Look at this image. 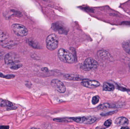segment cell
<instances>
[{
  "label": "cell",
  "mask_w": 130,
  "mask_h": 129,
  "mask_svg": "<svg viewBox=\"0 0 130 129\" xmlns=\"http://www.w3.org/2000/svg\"><path fill=\"white\" fill-rule=\"evenodd\" d=\"M58 56L60 60L64 63L72 64L74 63L75 61V58L73 54L68 50L62 48L58 51Z\"/></svg>",
  "instance_id": "cell-1"
},
{
  "label": "cell",
  "mask_w": 130,
  "mask_h": 129,
  "mask_svg": "<svg viewBox=\"0 0 130 129\" xmlns=\"http://www.w3.org/2000/svg\"><path fill=\"white\" fill-rule=\"evenodd\" d=\"M59 38L56 35L52 34L46 39V44L48 49L52 51L57 48L59 44Z\"/></svg>",
  "instance_id": "cell-2"
},
{
  "label": "cell",
  "mask_w": 130,
  "mask_h": 129,
  "mask_svg": "<svg viewBox=\"0 0 130 129\" xmlns=\"http://www.w3.org/2000/svg\"><path fill=\"white\" fill-rule=\"evenodd\" d=\"M98 66V63L92 58H87L81 67L83 70L89 71L96 69Z\"/></svg>",
  "instance_id": "cell-3"
},
{
  "label": "cell",
  "mask_w": 130,
  "mask_h": 129,
  "mask_svg": "<svg viewBox=\"0 0 130 129\" xmlns=\"http://www.w3.org/2000/svg\"><path fill=\"white\" fill-rule=\"evenodd\" d=\"M12 29L14 33L20 37H25L28 34V31L24 25L20 24H13L12 25Z\"/></svg>",
  "instance_id": "cell-4"
},
{
  "label": "cell",
  "mask_w": 130,
  "mask_h": 129,
  "mask_svg": "<svg viewBox=\"0 0 130 129\" xmlns=\"http://www.w3.org/2000/svg\"><path fill=\"white\" fill-rule=\"evenodd\" d=\"M52 87L61 93H64L66 91V88L62 82L57 79H54L51 81Z\"/></svg>",
  "instance_id": "cell-5"
},
{
  "label": "cell",
  "mask_w": 130,
  "mask_h": 129,
  "mask_svg": "<svg viewBox=\"0 0 130 129\" xmlns=\"http://www.w3.org/2000/svg\"><path fill=\"white\" fill-rule=\"evenodd\" d=\"M81 84L84 87L90 89L95 88L100 85V83L98 81L88 80H83Z\"/></svg>",
  "instance_id": "cell-6"
},
{
  "label": "cell",
  "mask_w": 130,
  "mask_h": 129,
  "mask_svg": "<svg viewBox=\"0 0 130 129\" xmlns=\"http://www.w3.org/2000/svg\"><path fill=\"white\" fill-rule=\"evenodd\" d=\"M17 60V55L15 53L10 52L8 53L5 55L4 58V61L5 63L7 64L15 63Z\"/></svg>",
  "instance_id": "cell-7"
},
{
  "label": "cell",
  "mask_w": 130,
  "mask_h": 129,
  "mask_svg": "<svg viewBox=\"0 0 130 129\" xmlns=\"http://www.w3.org/2000/svg\"><path fill=\"white\" fill-rule=\"evenodd\" d=\"M52 27L55 31L58 32L60 34H65L67 33L68 32L66 27L59 22H57L56 23L53 24L52 25Z\"/></svg>",
  "instance_id": "cell-8"
},
{
  "label": "cell",
  "mask_w": 130,
  "mask_h": 129,
  "mask_svg": "<svg viewBox=\"0 0 130 129\" xmlns=\"http://www.w3.org/2000/svg\"><path fill=\"white\" fill-rule=\"evenodd\" d=\"M65 78L68 80L73 81H81L83 80L81 76L74 74H67L65 75Z\"/></svg>",
  "instance_id": "cell-9"
},
{
  "label": "cell",
  "mask_w": 130,
  "mask_h": 129,
  "mask_svg": "<svg viewBox=\"0 0 130 129\" xmlns=\"http://www.w3.org/2000/svg\"><path fill=\"white\" fill-rule=\"evenodd\" d=\"M115 123L119 126H126L128 124V120L124 117H120L115 120Z\"/></svg>",
  "instance_id": "cell-10"
},
{
  "label": "cell",
  "mask_w": 130,
  "mask_h": 129,
  "mask_svg": "<svg viewBox=\"0 0 130 129\" xmlns=\"http://www.w3.org/2000/svg\"><path fill=\"white\" fill-rule=\"evenodd\" d=\"M13 106L12 102L7 100L0 98V106L2 107L12 108Z\"/></svg>",
  "instance_id": "cell-11"
},
{
  "label": "cell",
  "mask_w": 130,
  "mask_h": 129,
  "mask_svg": "<svg viewBox=\"0 0 130 129\" xmlns=\"http://www.w3.org/2000/svg\"><path fill=\"white\" fill-rule=\"evenodd\" d=\"M115 86L111 84L105 82L103 86V90L106 91H112L114 90Z\"/></svg>",
  "instance_id": "cell-12"
},
{
  "label": "cell",
  "mask_w": 130,
  "mask_h": 129,
  "mask_svg": "<svg viewBox=\"0 0 130 129\" xmlns=\"http://www.w3.org/2000/svg\"><path fill=\"white\" fill-rule=\"evenodd\" d=\"M8 37V34L6 32L0 30V42L4 41Z\"/></svg>",
  "instance_id": "cell-13"
},
{
  "label": "cell",
  "mask_w": 130,
  "mask_h": 129,
  "mask_svg": "<svg viewBox=\"0 0 130 129\" xmlns=\"http://www.w3.org/2000/svg\"><path fill=\"white\" fill-rule=\"evenodd\" d=\"M72 120L78 123H83L86 122V117H73L70 118Z\"/></svg>",
  "instance_id": "cell-14"
},
{
  "label": "cell",
  "mask_w": 130,
  "mask_h": 129,
  "mask_svg": "<svg viewBox=\"0 0 130 129\" xmlns=\"http://www.w3.org/2000/svg\"><path fill=\"white\" fill-rule=\"evenodd\" d=\"M15 77V76L13 74H9L6 75H3L1 72H0V78H4L6 79H12L14 78Z\"/></svg>",
  "instance_id": "cell-15"
},
{
  "label": "cell",
  "mask_w": 130,
  "mask_h": 129,
  "mask_svg": "<svg viewBox=\"0 0 130 129\" xmlns=\"http://www.w3.org/2000/svg\"><path fill=\"white\" fill-rule=\"evenodd\" d=\"M96 121V118L93 117H86L85 123L88 124L93 123Z\"/></svg>",
  "instance_id": "cell-16"
},
{
  "label": "cell",
  "mask_w": 130,
  "mask_h": 129,
  "mask_svg": "<svg viewBox=\"0 0 130 129\" xmlns=\"http://www.w3.org/2000/svg\"><path fill=\"white\" fill-rule=\"evenodd\" d=\"M2 47H6L8 48H12L13 47L15 46V44L13 42H8V43H5V44H2Z\"/></svg>",
  "instance_id": "cell-17"
},
{
  "label": "cell",
  "mask_w": 130,
  "mask_h": 129,
  "mask_svg": "<svg viewBox=\"0 0 130 129\" xmlns=\"http://www.w3.org/2000/svg\"><path fill=\"white\" fill-rule=\"evenodd\" d=\"M22 64H14V65L11 66L10 68L13 70H17L22 67Z\"/></svg>",
  "instance_id": "cell-18"
},
{
  "label": "cell",
  "mask_w": 130,
  "mask_h": 129,
  "mask_svg": "<svg viewBox=\"0 0 130 129\" xmlns=\"http://www.w3.org/2000/svg\"><path fill=\"white\" fill-rule=\"evenodd\" d=\"M99 97L98 96H94L93 97V99H92V103H93V105H96V104H97V103H98L99 102Z\"/></svg>",
  "instance_id": "cell-19"
},
{
  "label": "cell",
  "mask_w": 130,
  "mask_h": 129,
  "mask_svg": "<svg viewBox=\"0 0 130 129\" xmlns=\"http://www.w3.org/2000/svg\"><path fill=\"white\" fill-rule=\"evenodd\" d=\"M28 44L30 45L33 48H37V44L35 43L34 41L31 39H29L28 40Z\"/></svg>",
  "instance_id": "cell-20"
},
{
  "label": "cell",
  "mask_w": 130,
  "mask_h": 129,
  "mask_svg": "<svg viewBox=\"0 0 130 129\" xmlns=\"http://www.w3.org/2000/svg\"><path fill=\"white\" fill-rule=\"evenodd\" d=\"M110 105L108 103H105V104H102L99 106L98 107V108L100 109H105V108H109Z\"/></svg>",
  "instance_id": "cell-21"
},
{
  "label": "cell",
  "mask_w": 130,
  "mask_h": 129,
  "mask_svg": "<svg viewBox=\"0 0 130 129\" xmlns=\"http://www.w3.org/2000/svg\"><path fill=\"white\" fill-rule=\"evenodd\" d=\"M117 111H111V112H108L106 113H102L101 114V115L102 116H106V115H110L113 114H115V113H116Z\"/></svg>",
  "instance_id": "cell-22"
},
{
  "label": "cell",
  "mask_w": 130,
  "mask_h": 129,
  "mask_svg": "<svg viewBox=\"0 0 130 129\" xmlns=\"http://www.w3.org/2000/svg\"><path fill=\"white\" fill-rule=\"evenodd\" d=\"M112 123V121L111 120L108 119L104 123V125L106 127H110Z\"/></svg>",
  "instance_id": "cell-23"
},
{
  "label": "cell",
  "mask_w": 130,
  "mask_h": 129,
  "mask_svg": "<svg viewBox=\"0 0 130 129\" xmlns=\"http://www.w3.org/2000/svg\"><path fill=\"white\" fill-rule=\"evenodd\" d=\"M9 127L8 126H0V129H9Z\"/></svg>",
  "instance_id": "cell-24"
},
{
  "label": "cell",
  "mask_w": 130,
  "mask_h": 129,
  "mask_svg": "<svg viewBox=\"0 0 130 129\" xmlns=\"http://www.w3.org/2000/svg\"><path fill=\"white\" fill-rule=\"evenodd\" d=\"M42 71L44 72H47L48 71V69L47 68H44L42 69Z\"/></svg>",
  "instance_id": "cell-25"
},
{
  "label": "cell",
  "mask_w": 130,
  "mask_h": 129,
  "mask_svg": "<svg viewBox=\"0 0 130 129\" xmlns=\"http://www.w3.org/2000/svg\"><path fill=\"white\" fill-rule=\"evenodd\" d=\"M121 129H130L128 127H123L121 128Z\"/></svg>",
  "instance_id": "cell-26"
},
{
  "label": "cell",
  "mask_w": 130,
  "mask_h": 129,
  "mask_svg": "<svg viewBox=\"0 0 130 129\" xmlns=\"http://www.w3.org/2000/svg\"><path fill=\"white\" fill-rule=\"evenodd\" d=\"M30 129H39V128H32Z\"/></svg>",
  "instance_id": "cell-27"
}]
</instances>
